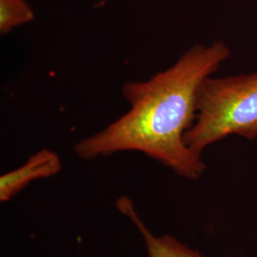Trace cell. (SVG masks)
<instances>
[{
  "label": "cell",
  "instance_id": "1",
  "mask_svg": "<svg viewBox=\"0 0 257 257\" xmlns=\"http://www.w3.org/2000/svg\"><path fill=\"white\" fill-rule=\"evenodd\" d=\"M230 56L223 41L196 44L175 64L143 81H127L122 95L128 111L100 132L74 144L83 160L139 152L188 179H198L206 164L184 137L196 115L197 91Z\"/></svg>",
  "mask_w": 257,
  "mask_h": 257
},
{
  "label": "cell",
  "instance_id": "2",
  "mask_svg": "<svg viewBox=\"0 0 257 257\" xmlns=\"http://www.w3.org/2000/svg\"><path fill=\"white\" fill-rule=\"evenodd\" d=\"M230 136L257 138V73L207 77L199 86L196 115L186 144L202 156L206 148Z\"/></svg>",
  "mask_w": 257,
  "mask_h": 257
},
{
  "label": "cell",
  "instance_id": "3",
  "mask_svg": "<svg viewBox=\"0 0 257 257\" xmlns=\"http://www.w3.org/2000/svg\"><path fill=\"white\" fill-rule=\"evenodd\" d=\"M61 169V159L55 152L48 149L38 151L23 165L0 176V201H9L29 184L56 175Z\"/></svg>",
  "mask_w": 257,
  "mask_h": 257
},
{
  "label": "cell",
  "instance_id": "4",
  "mask_svg": "<svg viewBox=\"0 0 257 257\" xmlns=\"http://www.w3.org/2000/svg\"><path fill=\"white\" fill-rule=\"evenodd\" d=\"M115 206L137 228L144 241L148 257H203L198 251L189 248L171 235H156L147 227L128 196H120Z\"/></svg>",
  "mask_w": 257,
  "mask_h": 257
},
{
  "label": "cell",
  "instance_id": "5",
  "mask_svg": "<svg viewBox=\"0 0 257 257\" xmlns=\"http://www.w3.org/2000/svg\"><path fill=\"white\" fill-rule=\"evenodd\" d=\"M35 12L25 0H0V34L5 36L15 28L35 20Z\"/></svg>",
  "mask_w": 257,
  "mask_h": 257
}]
</instances>
